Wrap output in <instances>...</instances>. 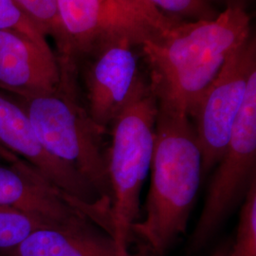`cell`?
I'll use <instances>...</instances> for the list:
<instances>
[{"label": "cell", "mask_w": 256, "mask_h": 256, "mask_svg": "<svg viewBox=\"0 0 256 256\" xmlns=\"http://www.w3.org/2000/svg\"><path fill=\"white\" fill-rule=\"evenodd\" d=\"M150 171L146 216L133 225L132 234L151 256H164L185 234L202 182V152L187 114L158 104Z\"/></svg>", "instance_id": "obj_2"}, {"label": "cell", "mask_w": 256, "mask_h": 256, "mask_svg": "<svg viewBox=\"0 0 256 256\" xmlns=\"http://www.w3.org/2000/svg\"><path fill=\"white\" fill-rule=\"evenodd\" d=\"M129 9L135 12L140 16L160 30L171 27L178 21L176 19L168 18L150 5L146 0H120Z\"/></svg>", "instance_id": "obj_18"}, {"label": "cell", "mask_w": 256, "mask_h": 256, "mask_svg": "<svg viewBox=\"0 0 256 256\" xmlns=\"http://www.w3.org/2000/svg\"><path fill=\"white\" fill-rule=\"evenodd\" d=\"M0 205L38 216L56 225L86 218L30 165L0 166Z\"/></svg>", "instance_id": "obj_11"}, {"label": "cell", "mask_w": 256, "mask_h": 256, "mask_svg": "<svg viewBox=\"0 0 256 256\" xmlns=\"http://www.w3.org/2000/svg\"><path fill=\"white\" fill-rule=\"evenodd\" d=\"M137 48L120 41L99 48L84 59L86 110L102 134L147 81L138 68Z\"/></svg>", "instance_id": "obj_8"}, {"label": "cell", "mask_w": 256, "mask_h": 256, "mask_svg": "<svg viewBox=\"0 0 256 256\" xmlns=\"http://www.w3.org/2000/svg\"><path fill=\"white\" fill-rule=\"evenodd\" d=\"M228 1H229L228 4H230V3H234V2H241L240 0H228Z\"/></svg>", "instance_id": "obj_22"}, {"label": "cell", "mask_w": 256, "mask_h": 256, "mask_svg": "<svg viewBox=\"0 0 256 256\" xmlns=\"http://www.w3.org/2000/svg\"><path fill=\"white\" fill-rule=\"evenodd\" d=\"M61 43L57 58L61 66L78 68L81 60L99 48L128 41L136 46L160 30L120 0H56Z\"/></svg>", "instance_id": "obj_6"}, {"label": "cell", "mask_w": 256, "mask_h": 256, "mask_svg": "<svg viewBox=\"0 0 256 256\" xmlns=\"http://www.w3.org/2000/svg\"><path fill=\"white\" fill-rule=\"evenodd\" d=\"M256 68V37L252 34L228 57L196 110L192 119L202 152V178L218 164L227 147L248 77Z\"/></svg>", "instance_id": "obj_7"}, {"label": "cell", "mask_w": 256, "mask_h": 256, "mask_svg": "<svg viewBox=\"0 0 256 256\" xmlns=\"http://www.w3.org/2000/svg\"><path fill=\"white\" fill-rule=\"evenodd\" d=\"M131 256H151V254H148V252H147L146 250H144V248H142V250H140V252H138V254H131Z\"/></svg>", "instance_id": "obj_21"}, {"label": "cell", "mask_w": 256, "mask_h": 256, "mask_svg": "<svg viewBox=\"0 0 256 256\" xmlns=\"http://www.w3.org/2000/svg\"><path fill=\"white\" fill-rule=\"evenodd\" d=\"M156 114L158 100L147 80L111 126L108 158L111 202L102 230L114 240L120 256H130L132 227L153 155Z\"/></svg>", "instance_id": "obj_3"}, {"label": "cell", "mask_w": 256, "mask_h": 256, "mask_svg": "<svg viewBox=\"0 0 256 256\" xmlns=\"http://www.w3.org/2000/svg\"><path fill=\"white\" fill-rule=\"evenodd\" d=\"M210 180L200 216L189 240L187 254L206 247L256 178V68L247 90L227 147Z\"/></svg>", "instance_id": "obj_5"}, {"label": "cell", "mask_w": 256, "mask_h": 256, "mask_svg": "<svg viewBox=\"0 0 256 256\" xmlns=\"http://www.w3.org/2000/svg\"><path fill=\"white\" fill-rule=\"evenodd\" d=\"M0 146L18 156H23L60 192L90 206H96L101 200L94 187L82 174L46 150L23 106L2 95H0Z\"/></svg>", "instance_id": "obj_9"}, {"label": "cell", "mask_w": 256, "mask_h": 256, "mask_svg": "<svg viewBox=\"0 0 256 256\" xmlns=\"http://www.w3.org/2000/svg\"><path fill=\"white\" fill-rule=\"evenodd\" d=\"M5 256H120L112 238L84 218L34 230ZM131 256V254H130Z\"/></svg>", "instance_id": "obj_12"}, {"label": "cell", "mask_w": 256, "mask_h": 256, "mask_svg": "<svg viewBox=\"0 0 256 256\" xmlns=\"http://www.w3.org/2000/svg\"><path fill=\"white\" fill-rule=\"evenodd\" d=\"M0 155L3 156L4 160H7L8 162L12 164V165H16V166H23V165L27 164L26 162H22L18 156L10 153L7 149H5L4 147H2L1 146H0Z\"/></svg>", "instance_id": "obj_19"}, {"label": "cell", "mask_w": 256, "mask_h": 256, "mask_svg": "<svg viewBox=\"0 0 256 256\" xmlns=\"http://www.w3.org/2000/svg\"><path fill=\"white\" fill-rule=\"evenodd\" d=\"M62 79L57 55L46 41L0 30V88L26 99L54 92Z\"/></svg>", "instance_id": "obj_10"}, {"label": "cell", "mask_w": 256, "mask_h": 256, "mask_svg": "<svg viewBox=\"0 0 256 256\" xmlns=\"http://www.w3.org/2000/svg\"><path fill=\"white\" fill-rule=\"evenodd\" d=\"M4 160V158H3V156H2L0 155V160Z\"/></svg>", "instance_id": "obj_23"}, {"label": "cell", "mask_w": 256, "mask_h": 256, "mask_svg": "<svg viewBox=\"0 0 256 256\" xmlns=\"http://www.w3.org/2000/svg\"><path fill=\"white\" fill-rule=\"evenodd\" d=\"M55 225L38 216L0 205V254H9L34 230Z\"/></svg>", "instance_id": "obj_13"}, {"label": "cell", "mask_w": 256, "mask_h": 256, "mask_svg": "<svg viewBox=\"0 0 256 256\" xmlns=\"http://www.w3.org/2000/svg\"><path fill=\"white\" fill-rule=\"evenodd\" d=\"M230 245H232V240L221 243L209 256H229Z\"/></svg>", "instance_id": "obj_20"}, {"label": "cell", "mask_w": 256, "mask_h": 256, "mask_svg": "<svg viewBox=\"0 0 256 256\" xmlns=\"http://www.w3.org/2000/svg\"><path fill=\"white\" fill-rule=\"evenodd\" d=\"M229 256H256V178L242 204L238 232L232 241Z\"/></svg>", "instance_id": "obj_14"}, {"label": "cell", "mask_w": 256, "mask_h": 256, "mask_svg": "<svg viewBox=\"0 0 256 256\" xmlns=\"http://www.w3.org/2000/svg\"><path fill=\"white\" fill-rule=\"evenodd\" d=\"M44 36L54 39L57 48L61 43V30L56 0H12Z\"/></svg>", "instance_id": "obj_15"}, {"label": "cell", "mask_w": 256, "mask_h": 256, "mask_svg": "<svg viewBox=\"0 0 256 256\" xmlns=\"http://www.w3.org/2000/svg\"><path fill=\"white\" fill-rule=\"evenodd\" d=\"M61 72V82L54 92L23 99L22 106L46 150L82 174L108 210L111 190L102 134L78 97L76 72Z\"/></svg>", "instance_id": "obj_4"}, {"label": "cell", "mask_w": 256, "mask_h": 256, "mask_svg": "<svg viewBox=\"0 0 256 256\" xmlns=\"http://www.w3.org/2000/svg\"><path fill=\"white\" fill-rule=\"evenodd\" d=\"M252 34L242 2L230 3L214 18L178 21L140 46L158 104L191 119L232 52Z\"/></svg>", "instance_id": "obj_1"}, {"label": "cell", "mask_w": 256, "mask_h": 256, "mask_svg": "<svg viewBox=\"0 0 256 256\" xmlns=\"http://www.w3.org/2000/svg\"><path fill=\"white\" fill-rule=\"evenodd\" d=\"M0 30H12L36 41H46L12 0H0Z\"/></svg>", "instance_id": "obj_17"}, {"label": "cell", "mask_w": 256, "mask_h": 256, "mask_svg": "<svg viewBox=\"0 0 256 256\" xmlns=\"http://www.w3.org/2000/svg\"><path fill=\"white\" fill-rule=\"evenodd\" d=\"M154 8L168 18L182 21L214 18L218 12L209 0H146Z\"/></svg>", "instance_id": "obj_16"}]
</instances>
